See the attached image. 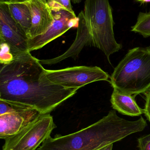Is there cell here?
Masks as SVG:
<instances>
[{"label": "cell", "mask_w": 150, "mask_h": 150, "mask_svg": "<svg viewBox=\"0 0 150 150\" xmlns=\"http://www.w3.org/2000/svg\"><path fill=\"white\" fill-rule=\"evenodd\" d=\"M84 15L92 36L93 46L104 53L109 62L110 56L122 48L114 38L112 9L108 0H85Z\"/></svg>", "instance_id": "obj_4"}, {"label": "cell", "mask_w": 150, "mask_h": 150, "mask_svg": "<svg viewBox=\"0 0 150 150\" xmlns=\"http://www.w3.org/2000/svg\"><path fill=\"white\" fill-rule=\"evenodd\" d=\"M0 70V100L18 107L50 113L74 96L79 88H68L51 82L45 69L29 52L17 54Z\"/></svg>", "instance_id": "obj_1"}, {"label": "cell", "mask_w": 150, "mask_h": 150, "mask_svg": "<svg viewBox=\"0 0 150 150\" xmlns=\"http://www.w3.org/2000/svg\"><path fill=\"white\" fill-rule=\"evenodd\" d=\"M113 146V144H110L105 146L97 150H112Z\"/></svg>", "instance_id": "obj_20"}, {"label": "cell", "mask_w": 150, "mask_h": 150, "mask_svg": "<svg viewBox=\"0 0 150 150\" xmlns=\"http://www.w3.org/2000/svg\"><path fill=\"white\" fill-rule=\"evenodd\" d=\"M3 1L13 19L22 27L27 36L31 29V15L26 0Z\"/></svg>", "instance_id": "obj_13"}, {"label": "cell", "mask_w": 150, "mask_h": 150, "mask_svg": "<svg viewBox=\"0 0 150 150\" xmlns=\"http://www.w3.org/2000/svg\"><path fill=\"white\" fill-rule=\"evenodd\" d=\"M56 127L50 114H40L17 134L4 140L2 150H37Z\"/></svg>", "instance_id": "obj_5"}, {"label": "cell", "mask_w": 150, "mask_h": 150, "mask_svg": "<svg viewBox=\"0 0 150 150\" xmlns=\"http://www.w3.org/2000/svg\"><path fill=\"white\" fill-rule=\"evenodd\" d=\"M110 78L119 92L136 97L145 92L150 87V47L129 50Z\"/></svg>", "instance_id": "obj_3"}, {"label": "cell", "mask_w": 150, "mask_h": 150, "mask_svg": "<svg viewBox=\"0 0 150 150\" xmlns=\"http://www.w3.org/2000/svg\"><path fill=\"white\" fill-rule=\"evenodd\" d=\"M145 96V104L144 107V115L147 120L150 122V87L144 93Z\"/></svg>", "instance_id": "obj_19"}, {"label": "cell", "mask_w": 150, "mask_h": 150, "mask_svg": "<svg viewBox=\"0 0 150 150\" xmlns=\"http://www.w3.org/2000/svg\"><path fill=\"white\" fill-rule=\"evenodd\" d=\"M40 114L33 108L17 107L14 112L0 115V138L5 140L15 135Z\"/></svg>", "instance_id": "obj_9"}, {"label": "cell", "mask_w": 150, "mask_h": 150, "mask_svg": "<svg viewBox=\"0 0 150 150\" xmlns=\"http://www.w3.org/2000/svg\"><path fill=\"white\" fill-rule=\"evenodd\" d=\"M51 10L53 15L54 20L47 30L41 35L28 39V51L30 52L42 48L71 29L70 20L77 17L75 13L67 10Z\"/></svg>", "instance_id": "obj_8"}, {"label": "cell", "mask_w": 150, "mask_h": 150, "mask_svg": "<svg viewBox=\"0 0 150 150\" xmlns=\"http://www.w3.org/2000/svg\"><path fill=\"white\" fill-rule=\"evenodd\" d=\"M78 27L75 40L70 47L63 54L53 59L39 60L42 65H51L59 63L67 58H77L85 46H93L92 36L86 24L84 12L81 11L78 14Z\"/></svg>", "instance_id": "obj_11"}, {"label": "cell", "mask_w": 150, "mask_h": 150, "mask_svg": "<svg viewBox=\"0 0 150 150\" xmlns=\"http://www.w3.org/2000/svg\"><path fill=\"white\" fill-rule=\"evenodd\" d=\"M135 1L136 2L141 4V5L148 3H150V0H135Z\"/></svg>", "instance_id": "obj_21"}, {"label": "cell", "mask_w": 150, "mask_h": 150, "mask_svg": "<svg viewBox=\"0 0 150 150\" xmlns=\"http://www.w3.org/2000/svg\"><path fill=\"white\" fill-rule=\"evenodd\" d=\"M14 58V55L11 52L9 46L7 43L1 42V65L8 64L13 60Z\"/></svg>", "instance_id": "obj_16"}, {"label": "cell", "mask_w": 150, "mask_h": 150, "mask_svg": "<svg viewBox=\"0 0 150 150\" xmlns=\"http://www.w3.org/2000/svg\"><path fill=\"white\" fill-rule=\"evenodd\" d=\"M138 147L140 150H150V134L138 138Z\"/></svg>", "instance_id": "obj_17"}, {"label": "cell", "mask_w": 150, "mask_h": 150, "mask_svg": "<svg viewBox=\"0 0 150 150\" xmlns=\"http://www.w3.org/2000/svg\"><path fill=\"white\" fill-rule=\"evenodd\" d=\"M71 0H47L48 4L51 10L65 9L72 13L73 10Z\"/></svg>", "instance_id": "obj_15"}, {"label": "cell", "mask_w": 150, "mask_h": 150, "mask_svg": "<svg viewBox=\"0 0 150 150\" xmlns=\"http://www.w3.org/2000/svg\"><path fill=\"white\" fill-rule=\"evenodd\" d=\"M17 107L0 100V115L12 112L16 110Z\"/></svg>", "instance_id": "obj_18"}, {"label": "cell", "mask_w": 150, "mask_h": 150, "mask_svg": "<svg viewBox=\"0 0 150 150\" xmlns=\"http://www.w3.org/2000/svg\"><path fill=\"white\" fill-rule=\"evenodd\" d=\"M131 31L139 33L144 38L150 37V12H140L136 23L131 27Z\"/></svg>", "instance_id": "obj_14"}, {"label": "cell", "mask_w": 150, "mask_h": 150, "mask_svg": "<svg viewBox=\"0 0 150 150\" xmlns=\"http://www.w3.org/2000/svg\"><path fill=\"white\" fill-rule=\"evenodd\" d=\"M147 125L142 116L131 121L111 110L101 120L77 132L49 137L37 150H97L143 131Z\"/></svg>", "instance_id": "obj_2"}, {"label": "cell", "mask_w": 150, "mask_h": 150, "mask_svg": "<svg viewBox=\"0 0 150 150\" xmlns=\"http://www.w3.org/2000/svg\"><path fill=\"white\" fill-rule=\"evenodd\" d=\"M136 96L119 92L114 90L111 96L112 106L114 110L124 115L138 116L144 113L135 100Z\"/></svg>", "instance_id": "obj_12"}, {"label": "cell", "mask_w": 150, "mask_h": 150, "mask_svg": "<svg viewBox=\"0 0 150 150\" xmlns=\"http://www.w3.org/2000/svg\"><path fill=\"white\" fill-rule=\"evenodd\" d=\"M31 15V27L27 34L32 39L45 33L54 20L47 0H26Z\"/></svg>", "instance_id": "obj_10"}, {"label": "cell", "mask_w": 150, "mask_h": 150, "mask_svg": "<svg viewBox=\"0 0 150 150\" xmlns=\"http://www.w3.org/2000/svg\"><path fill=\"white\" fill-rule=\"evenodd\" d=\"M28 38L10 14L3 0H0V40L7 43L13 55L29 52Z\"/></svg>", "instance_id": "obj_7"}, {"label": "cell", "mask_w": 150, "mask_h": 150, "mask_svg": "<svg viewBox=\"0 0 150 150\" xmlns=\"http://www.w3.org/2000/svg\"><path fill=\"white\" fill-rule=\"evenodd\" d=\"M45 74L51 82L68 88L79 89L98 81H108L109 74L98 67L77 66L58 70L45 69Z\"/></svg>", "instance_id": "obj_6"}]
</instances>
